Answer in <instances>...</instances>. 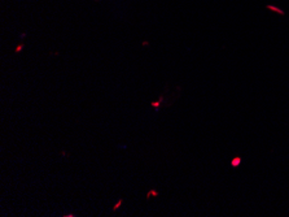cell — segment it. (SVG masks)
I'll list each match as a JSON object with an SVG mask.
<instances>
[{"label":"cell","instance_id":"cell-1","mask_svg":"<svg viewBox=\"0 0 289 217\" xmlns=\"http://www.w3.org/2000/svg\"><path fill=\"white\" fill-rule=\"evenodd\" d=\"M239 159H236V160H233V165H237V164H239Z\"/></svg>","mask_w":289,"mask_h":217}]
</instances>
